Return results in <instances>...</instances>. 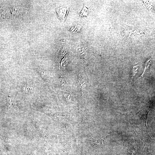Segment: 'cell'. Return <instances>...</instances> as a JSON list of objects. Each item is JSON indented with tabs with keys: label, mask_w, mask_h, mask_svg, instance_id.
<instances>
[{
	"label": "cell",
	"mask_w": 155,
	"mask_h": 155,
	"mask_svg": "<svg viewBox=\"0 0 155 155\" xmlns=\"http://www.w3.org/2000/svg\"><path fill=\"white\" fill-rule=\"evenodd\" d=\"M69 11V8L66 7H61L56 9L57 17L62 21H64L66 18Z\"/></svg>",
	"instance_id": "cell-1"
},
{
	"label": "cell",
	"mask_w": 155,
	"mask_h": 155,
	"mask_svg": "<svg viewBox=\"0 0 155 155\" xmlns=\"http://www.w3.org/2000/svg\"><path fill=\"white\" fill-rule=\"evenodd\" d=\"M150 59L148 61H147L145 63V67L144 68V72H143L142 74L141 75V76L139 77L137 79L140 78L142 77L143 75H144V73L146 70L149 67L150 65Z\"/></svg>",
	"instance_id": "cell-2"
},
{
	"label": "cell",
	"mask_w": 155,
	"mask_h": 155,
	"mask_svg": "<svg viewBox=\"0 0 155 155\" xmlns=\"http://www.w3.org/2000/svg\"><path fill=\"white\" fill-rule=\"evenodd\" d=\"M137 66V63L135 64V65L133 67L132 69V75L133 77L135 76L137 73V70L138 69Z\"/></svg>",
	"instance_id": "cell-3"
}]
</instances>
